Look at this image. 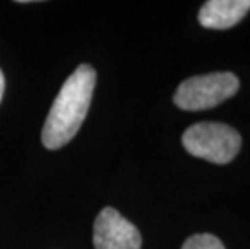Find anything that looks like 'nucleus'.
<instances>
[{
  "mask_svg": "<svg viewBox=\"0 0 250 249\" xmlns=\"http://www.w3.org/2000/svg\"><path fill=\"white\" fill-rule=\"evenodd\" d=\"M97 73L90 65H79L55 97L42 128V144L47 149H60L81 128L89 112Z\"/></svg>",
  "mask_w": 250,
  "mask_h": 249,
  "instance_id": "nucleus-1",
  "label": "nucleus"
},
{
  "mask_svg": "<svg viewBox=\"0 0 250 249\" xmlns=\"http://www.w3.org/2000/svg\"><path fill=\"white\" fill-rule=\"evenodd\" d=\"M183 146L190 156L225 165L234 160L242 146V137L232 126L216 121H200L184 131Z\"/></svg>",
  "mask_w": 250,
  "mask_h": 249,
  "instance_id": "nucleus-2",
  "label": "nucleus"
},
{
  "mask_svg": "<svg viewBox=\"0 0 250 249\" xmlns=\"http://www.w3.org/2000/svg\"><path fill=\"white\" fill-rule=\"evenodd\" d=\"M239 91V78L231 71H216L192 76L178 86L174 104L181 110L200 112L220 105Z\"/></svg>",
  "mask_w": 250,
  "mask_h": 249,
  "instance_id": "nucleus-3",
  "label": "nucleus"
},
{
  "mask_svg": "<svg viewBox=\"0 0 250 249\" xmlns=\"http://www.w3.org/2000/svg\"><path fill=\"white\" fill-rule=\"evenodd\" d=\"M95 249H141L142 236L137 226L113 207H105L94 224Z\"/></svg>",
  "mask_w": 250,
  "mask_h": 249,
  "instance_id": "nucleus-4",
  "label": "nucleus"
},
{
  "mask_svg": "<svg viewBox=\"0 0 250 249\" xmlns=\"http://www.w3.org/2000/svg\"><path fill=\"white\" fill-rule=\"evenodd\" d=\"M250 0H208L199 12V23L208 29H229L246 17Z\"/></svg>",
  "mask_w": 250,
  "mask_h": 249,
  "instance_id": "nucleus-5",
  "label": "nucleus"
},
{
  "mask_svg": "<svg viewBox=\"0 0 250 249\" xmlns=\"http://www.w3.org/2000/svg\"><path fill=\"white\" fill-rule=\"evenodd\" d=\"M181 249H226L221 240H218L216 236L208 235V233H199V235L189 236L184 241V245Z\"/></svg>",
  "mask_w": 250,
  "mask_h": 249,
  "instance_id": "nucleus-6",
  "label": "nucleus"
},
{
  "mask_svg": "<svg viewBox=\"0 0 250 249\" xmlns=\"http://www.w3.org/2000/svg\"><path fill=\"white\" fill-rule=\"evenodd\" d=\"M3 89H5V79H3L2 71H0V100H2V96H3Z\"/></svg>",
  "mask_w": 250,
  "mask_h": 249,
  "instance_id": "nucleus-7",
  "label": "nucleus"
}]
</instances>
